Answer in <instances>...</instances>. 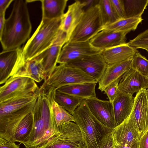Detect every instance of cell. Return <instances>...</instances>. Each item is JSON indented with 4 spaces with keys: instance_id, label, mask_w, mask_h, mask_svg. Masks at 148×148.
Here are the masks:
<instances>
[{
    "instance_id": "cell-1",
    "label": "cell",
    "mask_w": 148,
    "mask_h": 148,
    "mask_svg": "<svg viewBox=\"0 0 148 148\" xmlns=\"http://www.w3.org/2000/svg\"><path fill=\"white\" fill-rule=\"evenodd\" d=\"M57 89L42 84L32 111L33 123L32 132L23 144L26 148L42 146L60 132L52 109Z\"/></svg>"
},
{
    "instance_id": "cell-2",
    "label": "cell",
    "mask_w": 148,
    "mask_h": 148,
    "mask_svg": "<svg viewBox=\"0 0 148 148\" xmlns=\"http://www.w3.org/2000/svg\"><path fill=\"white\" fill-rule=\"evenodd\" d=\"M27 0L14 1L12 10L0 33L3 50L16 49L29 39L32 25Z\"/></svg>"
},
{
    "instance_id": "cell-3",
    "label": "cell",
    "mask_w": 148,
    "mask_h": 148,
    "mask_svg": "<svg viewBox=\"0 0 148 148\" xmlns=\"http://www.w3.org/2000/svg\"><path fill=\"white\" fill-rule=\"evenodd\" d=\"M73 116L83 135L86 148H99L104 136L113 130L105 126L92 114L85 100L75 110Z\"/></svg>"
},
{
    "instance_id": "cell-4",
    "label": "cell",
    "mask_w": 148,
    "mask_h": 148,
    "mask_svg": "<svg viewBox=\"0 0 148 148\" xmlns=\"http://www.w3.org/2000/svg\"><path fill=\"white\" fill-rule=\"evenodd\" d=\"M61 18L41 20L23 49L26 62L35 58L53 44L59 33Z\"/></svg>"
},
{
    "instance_id": "cell-5",
    "label": "cell",
    "mask_w": 148,
    "mask_h": 148,
    "mask_svg": "<svg viewBox=\"0 0 148 148\" xmlns=\"http://www.w3.org/2000/svg\"><path fill=\"white\" fill-rule=\"evenodd\" d=\"M104 25L98 3L85 10L68 41H89L103 30Z\"/></svg>"
},
{
    "instance_id": "cell-6",
    "label": "cell",
    "mask_w": 148,
    "mask_h": 148,
    "mask_svg": "<svg viewBox=\"0 0 148 148\" xmlns=\"http://www.w3.org/2000/svg\"><path fill=\"white\" fill-rule=\"evenodd\" d=\"M98 82L92 77L79 69L59 64L44 80V86L57 89L70 85Z\"/></svg>"
},
{
    "instance_id": "cell-7",
    "label": "cell",
    "mask_w": 148,
    "mask_h": 148,
    "mask_svg": "<svg viewBox=\"0 0 148 148\" xmlns=\"http://www.w3.org/2000/svg\"><path fill=\"white\" fill-rule=\"evenodd\" d=\"M60 132L38 148H86L81 130L74 122L63 124Z\"/></svg>"
},
{
    "instance_id": "cell-8",
    "label": "cell",
    "mask_w": 148,
    "mask_h": 148,
    "mask_svg": "<svg viewBox=\"0 0 148 148\" xmlns=\"http://www.w3.org/2000/svg\"><path fill=\"white\" fill-rule=\"evenodd\" d=\"M39 88L36 82L30 78L10 77L0 87V103L17 97L35 93Z\"/></svg>"
},
{
    "instance_id": "cell-9",
    "label": "cell",
    "mask_w": 148,
    "mask_h": 148,
    "mask_svg": "<svg viewBox=\"0 0 148 148\" xmlns=\"http://www.w3.org/2000/svg\"><path fill=\"white\" fill-rule=\"evenodd\" d=\"M26 61L21 47L3 50L0 53V84H4L25 65Z\"/></svg>"
},
{
    "instance_id": "cell-10",
    "label": "cell",
    "mask_w": 148,
    "mask_h": 148,
    "mask_svg": "<svg viewBox=\"0 0 148 148\" xmlns=\"http://www.w3.org/2000/svg\"><path fill=\"white\" fill-rule=\"evenodd\" d=\"M100 53L81 57L65 64L80 69L98 82L107 66Z\"/></svg>"
},
{
    "instance_id": "cell-11",
    "label": "cell",
    "mask_w": 148,
    "mask_h": 148,
    "mask_svg": "<svg viewBox=\"0 0 148 148\" xmlns=\"http://www.w3.org/2000/svg\"><path fill=\"white\" fill-rule=\"evenodd\" d=\"M36 101L17 111L0 116V137L15 142L17 128L25 117L32 112Z\"/></svg>"
},
{
    "instance_id": "cell-12",
    "label": "cell",
    "mask_w": 148,
    "mask_h": 148,
    "mask_svg": "<svg viewBox=\"0 0 148 148\" xmlns=\"http://www.w3.org/2000/svg\"><path fill=\"white\" fill-rule=\"evenodd\" d=\"M101 51L92 46L89 40L85 42L68 41L61 49L57 64H65L81 57L99 53Z\"/></svg>"
},
{
    "instance_id": "cell-13",
    "label": "cell",
    "mask_w": 148,
    "mask_h": 148,
    "mask_svg": "<svg viewBox=\"0 0 148 148\" xmlns=\"http://www.w3.org/2000/svg\"><path fill=\"white\" fill-rule=\"evenodd\" d=\"M129 117L141 137L148 130V95L146 89H142L136 93Z\"/></svg>"
},
{
    "instance_id": "cell-14",
    "label": "cell",
    "mask_w": 148,
    "mask_h": 148,
    "mask_svg": "<svg viewBox=\"0 0 148 148\" xmlns=\"http://www.w3.org/2000/svg\"><path fill=\"white\" fill-rule=\"evenodd\" d=\"M90 111L101 123L113 130L116 125L112 103L100 99L97 97L85 99Z\"/></svg>"
},
{
    "instance_id": "cell-15",
    "label": "cell",
    "mask_w": 148,
    "mask_h": 148,
    "mask_svg": "<svg viewBox=\"0 0 148 148\" xmlns=\"http://www.w3.org/2000/svg\"><path fill=\"white\" fill-rule=\"evenodd\" d=\"M115 143L122 145L132 146L139 142L141 136L136 127L129 117L112 131Z\"/></svg>"
},
{
    "instance_id": "cell-16",
    "label": "cell",
    "mask_w": 148,
    "mask_h": 148,
    "mask_svg": "<svg viewBox=\"0 0 148 148\" xmlns=\"http://www.w3.org/2000/svg\"><path fill=\"white\" fill-rule=\"evenodd\" d=\"M118 88L120 92L133 95L142 89L148 88V78L132 67L121 77Z\"/></svg>"
},
{
    "instance_id": "cell-17",
    "label": "cell",
    "mask_w": 148,
    "mask_h": 148,
    "mask_svg": "<svg viewBox=\"0 0 148 148\" xmlns=\"http://www.w3.org/2000/svg\"><path fill=\"white\" fill-rule=\"evenodd\" d=\"M128 33L103 29L89 41L94 47L102 51L126 43V36Z\"/></svg>"
},
{
    "instance_id": "cell-18",
    "label": "cell",
    "mask_w": 148,
    "mask_h": 148,
    "mask_svg": "<svg viewBox=\"0 0 148 148\" xmlns=\"http://www.w3.org/2000/svg\"><path fill=\"white\" fill-rule=\"evenodd\" d=\"M85 6L84 1H76L69 5L66 12L61 18L60 29L66 34L68 41L72 33L80 21Z\"/></svg>"
},
{
    "instance_id": "cell-19",
    "label": "cell",
    "mask_w": 148,
    "mask_h": 148,
    "mask_svg": "<svg viewBox=\"0 0 148 148\" xmlns=\"http://www.w3.org/2000/svg\"><path fill=\"white\" fill-rule=\"evenodd\" d=\"M133 58L118 63L107 65L102 77L98 82V88L102 92L112 82L121 79L125 73L132 67Z\"/></svg>"
},
{
    "instance_id": "cell-20",
    "label": "cell",
    "mask_w": 148,
    "mask_h": 148,
    "mask_svg": "<svg viewBox=\"0 0 148 148\" xmlns=\"http://www.w3.org/2000/svg\"><path fill=\"white\" fill-rule=\"evenodd\" d=\"M134 101V97L133 95L119 92L112 103L115 121L116 126L129 117Z\"/></svg>"
},
{
    "instance_id": "cell-21",
    "label": "cell",
    "mask_w": 148,
    "mask_h": 148,
    "mask_svg": "<svg viewBox=\"0 0 148 148\" xmlns=\"http://www.w3.org/2000/svg\"><path fill=\"white\" fill-rule=\"evenodd\" d=\"M138 51L127 43L102 50L100 53L107 65L118 63L132 58Z\"/></svg>"
},
{
    "instance_id": "cell-22",
    "label": "cell",
    "mask_w": 148,
    "mask_h": 148,
    "mask_svg": "<svg viewBox=\"0 0 148 148\" xmlns=\"http://www.w3.org/2000/svg\"><path fill=\"white\" fill-rule=\"evenodd\" d=\"M22 77L30 78L39 83L46 78V73L42 59L36 57L26 62L24 66L12 77Z\"/></svg>"
},
{
    "instance_id": "cell-23",
    "label": "cell",
    "mask_w": 148,
    "mask_h": 148,
    "mask_svg": "<svg viewBox=\"0 0 148 148\" xmlns=\"http://www.w3.org/2000/svg\"><path fill=\"white\" fill-rule=\"evenodd\" d=\"M38 90L35 93L17 97L0 103V116L17 111L36 101Z\"/></svg>"
},
{
    "instance_id": "cell-24",
    "label": "cell",
    "mask_w": 148,
    "mask_h": 148,
    "mask_svg": "<svg viewBox=\"0 0 148 148\" xmlns=\"http://www.w3.org/2000/svg\"><path fill=\"white\" fill-rule=\"evenodd\" d=\"M96 83L76 84L63 86L57 89L56 92L86 99L96 97Z\"/></svg>"
},
{
    "instance_id": "cell-25",
    "label": "cell",
    "mask_w": 148,
    "mask_h": 148,
    "mask_svg": "<svg viewBox=\"0 0 148 148\" xmlns=\"http://www.w3.org/2000/svg\"><path fill=\"white\" fill-rule=\"evenodd\" d=\"M42 19L52 20L60 18L64 14L67 0H41Z\"/></svg>"
},
{
    "instance_id": "cell-26",
    "label": "cell",
    "mask_w": 148,
    "mask_h": 148,
    "mask_svg": "<svg viewBox=\"0 0 148 148\" xmlns=\"http://www.w3.org/2000/svg\"><path fill=\"white\" fill-rule=\"evenodd\" d=\"M64 45L62 43L55 42L50 47L36 57L42 60L46 73V78L50 75L57 66V60Z\"/></svg>"
},
{
    "instance_id": "cell-27",
    "label": "cell",
    "mask_w": 148,
    "mask_h": 148,
    "mask_svg": "<svg viewBox=\"0 0 148 148\" xmlns=\"http://www.w3.org/2000/svg\"><path fill=\"white\" fill-rule=\"evenodd\" d=\"M143 20L142 17L120 19L111 24L104 26L103 30L129 33L132 31L135 30Z\"/></svg>"
},
{
    "instance_id": "cell-28",
    "label": "cell",
    "mask_w": 148,
    "mask_h": 148,
    "mask_svg": "<svg viewBox=\"0 0 148 148\" xmlns=\"http://www.w3.org/2000/svg\"><path fill=\"white\" fill-rule=\"evenodd\" d=\"M126 18L141 17L148 5V0H123Z\"/></svg>"
},
{
    "instance_id": "cell-29",
    "label": "cell",
    "mask_w": 148,
    "mask_h": 148,
    "mask_svg": "<svg viewBox=\"0 0 148 148\" xmlns=\"http://www.w3.org/2000/svg\"><path fill=\"white\" fill-rule=\"evenodd\" d=\"M33 123V115L31 112L25 117L17 128L14 137L15 142L23 143L32 132Z\"/></svg>"
},
{
    "instance_id": "cell-30",
    "label": "cell",
    "mask_w": 148,
    "mask_h": 148,
    "mask_svg": "<svg viewBox=\"0 0 148 148\" xmlns=\"http://www.w3.org/2000/svg\"><path fill=\"white\" fill-rule=\"evenodd\" d=\"M55 100L72 115L84 99L67 94L56 92Z\"/></svg>"
},
{
    "instance_id": "cell-31",
    "label": "cell",
    "mask_w": 148,
    "mask_h": 148,
    "mask_svg": "<svg viewBox=\"0 0 148 148\" xmlns=\"http://www.w3.org/2000/svg\"><path fill=\"white\" fill-rule=\"evenodd\" d=\"M98 4L104 26L111 24L120 19L114 10L110 0H99Z\"/></svg>"
},
{
    "instance_id": "cell-32",
    "label": "cell",
    "mask_w": 148,
    "mask_h": 148,
    "mask_svg": "<svg viewBox=\"0 0 148 148\" xmlns=\"http://www.w3.org/2000/svg\"><path fill=\"white\" fill-rule=\"evenodd\" d=\"M52 109L56 124L59 129L65 123L75 122V119L73 115L59 105L55 99L52 103Z\"/></svg>"
},
{
    "instance_id": "cell-33",
    "label": "cell",
    "mask_w": 148,
    "mask_h": 148,
    "mask_svg": "<svg viewBox=\"0 0 148 148\" xmlns=\"http://www.w3.org/2000/svg\"><path fill=\"white\" fill-rule=\"evenodd\" d=\"M132 67L144 76L148 78V60L138 51L133 58Z\"/></svg>"
},
{
    "instance_id": "cell-34",
    "label": "cell",
    "mask_w": 148,
    "mask_h": 148,
    "mask_svg": "<svg viewBox=\"0 0 148 148\" xmlns=\"http://www.w3.org/2000/svg\"><path fill=\"white\" fill-rule=\"evenodd\" d=\"M127 43L129 46L136 49H144L148 52V29L130 40Z\"/></svg>"
},
{
    "instance_id": "cell-35",
    "label": "cell",
    "mask_w": 148,
    "mask_h": 148,
    "mask_svg": "<svg viewBox=\"0 0 148 148\" xmlns=\"http://www.w3.org/2000/svg\"><path fill=\"white\" fill-rule=\"evenodd\" d=\"M120 79H119L112 82L103 91L104 93L108 96L109 100L112 103L119 92L118 85Z\"/></svg>"
},
{
    "instance_id": "cell-36",
    "label": "cell",
    "mask_w": 148,
    "mask_h": 148,
    "mask_svg": "<svg viewBox=\"0 0 148 148\" xmlns=\"http://www.w3.org/2000/svg\"><path fill=\"white\" fill-rule=\"evenodd\" d=\"M115 12L120 19L126 18L123 0H110Z\"/></svg>"
},
{
    "instance_id": "cell-37",
    "label": "cell",
    "mask_w": 148,
    "mask_h": 148,
    "mask_svg": "<svg viewBox=\"0 0 148 148\" xmlns=\"http://www.w3.org/2000/svg\"><path fill=\"white\" fill-rule=\"evenodd\" d=\"M115 142L112 132L106 134L103 138L99 148H114Z\"/></svg>"
},
{
    "instance_id": "cell-38",
    "label": "cell",
    "mask_w": 148,
    "mask_h": 148,
    "mask_svg": "<svg viewBox=\"0 0 148 148\" xmlns=\"http://www.w3.org/2000/svg\"><path fill=\"white\" fill-rule=\"evenodd\" d=\"M0 148H20V145L0 137Z\"/></svg>"
},
{
    "instance_id": "cell-39",
    "label": "cell",
    "mask_w": 148,
    "mask_h": 148,
    "mask_svg": "<svg viewBox=\"0 0 148 148\" xmlns=\"http://www.w3.org/2000/svg\"><path fill=\"white\" fill-rule=\"evenodd\" d=\"M14 0H0V15L5 14L7 8Z\"/></svg>"
},
{
    "instance_id": "cell-40",
    "label": "cell",
    "mask_w": 148,
    "mask_h": 148,
    "mask_svg": "<svg viewBox=\"0 0 148 148\" xmlns=\"http://www.w3.org/2000/svg\"><path fill=\"white\" fill-rule=\"evenodd\" d=\"M139 148H148V130L140 138Z\"/></svg>"
},
{
    "instance_id": "cell-41",
    "label": "cell",
    "mask_w": 148,
    "mask_h": 148,
    "mask_svg": "<svg viewBox=\"0 0 148 148\" xmlns=\"http://www.w3.org/2000/svg\"><path fill=\"white\" fill-rule=\"evenodd\" d=\"M114 148H139V142L136 144L132 146L122 145L115 143Z\"/></svg>"
},
{
    "instance_id": "cell-42",
    "label": "cell",
    "mask_w": 148,
    "mask_h": 148,
    "mask_svg": "<svg viewBox=\"0 0 148 148\" xmlns=\"http://www.w3.org/2000/svg\"><path fill=\"white\" fill-rule=\"evenodd\" d=\"M5 14L0 15V33L1 32L4 25Z\"/></svg>"
},
{
    "instance_id": "cell-43",
    "label": "cell",
    "mask_w": 148,
    "mask_h": 148,
    "mask_svg": "<svg viewBox=\"0 0 148 148\" xmlns=\"http://www.w3.org/2000/svg\"><path fill=\"white\" fill-rule=\"evenodd\" d=\"M146 91L147 94L148 95V88L147 89H146Z\"/></svg>"
},
{
    "instance_id": "cell-44",
    "label": "cell",
    "mask_w": 148,
    "mask_h": 148,
    "mask_svg": "<svg viewBox=\"0 0 148 148\" xmlns=\"http://www.w3.org/2000/svg\"><path fill=\"white\" fill-rule=\"evenodd\" d=\"M38 148V147H33V148Z\"/></svg>"
}]
</instances>
